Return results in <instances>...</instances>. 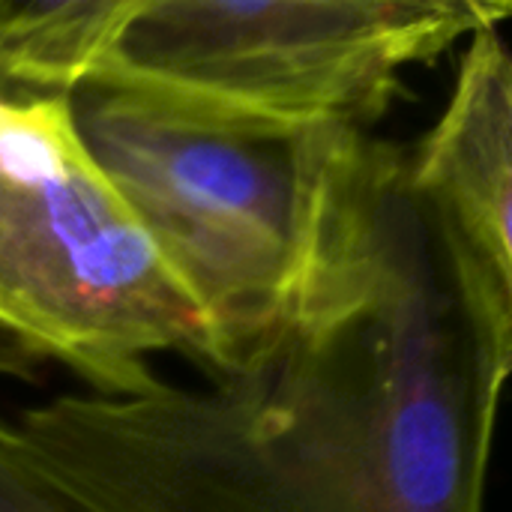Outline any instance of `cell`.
I'll return each instance as SVG.
<instances>
[{
  "instance_id": "cell-1",
  "label": "cell",
  "mask_w": 512,
  "mask_h": 512,
  "mask_svg": "<svg viewBox=\"0 0 512 512\" xmlns=\"http://www.w3.org/2000/svg\"><path fill=\"white\" fill-rule=\"evenodd\" d=\"M294 174L285 294L225 369L27 405L0 456L69 512H483L498 417L408 156L321 126Z\"/></svg>"
},
{
  "instance_id": "cell-2",
  "label": "cell",
  "mask_w": 512,
  "mask_h": 512,
  "mask_svg": "<svg viewBox=\"0 0 512 512\" xmlns=\"http://www.w3.org/2000/svg\"><path fill=\"white\" fill-rule=\"evenodd\" d=\"M510 12L498 0H6L0 78L255 138L366 129L411 66Z\"/></svg>"
},
{
  "instance_id": "cell-3",
  "label": "cell",
  "mask_w": 512,
  "mask_h": 512,
  "mask_svg": "<svg viewBox=\"0 0 512 512\" xmlns=\"http://www.w3.org/2000/svg\"><path fill=\"white\" fill-rule=\"evenodd\" d=\"M0 333L102 396L156 387L159 354L201 375L216 363L201 312L87 150L72 96L0 93Z\"/></svg>"
},
{
  "instance_id": "cell-4",
  "label": "cell",
  "mask_w": 512,
  "mask_h": 512,
  "mask_svg": "<svg viewBox=\"0 0 512 512\" xmlns=\"http://www.w3.org/2000/svg\"><path fill=\"white\" fill-rule=\"evenodd\" d=\"M75 96L87 150L201 312L213 372L225 369L270 324L291 276L297 135L255 138L114 93Z\"/></svg>"
},
{
  "instance_id": "cell-5",
  "label": "cell",
  "mask_w": 512,
  "mask_h": 512,
  "mask_svg": "<svg viewBox=\"0 0 512 512\" xmlns=\"http://www.w3.org/2000/svg\"><path fill=\"white\" fill-rule=\"evenodd\" d=\"M408 180L471 330L483 405L498 417L512 360V57L501 24L465 39Z\"/></svg>"
},
{
  "instance_id": "cell-6",
  "label": "cell",
  "mask_w": 512,
  "mask_h": 512,
  "mask_svg": "<svg viewBox=\"0 0 512 512\" xmlns=\"http://www.w3.org/2000/svg\"><path fill=\"white\" fill-rule=\"evenodd\" d=\"M0 512H69L0 456Z\"/></svg>"
},
{
  "instance_id": "cell-7",
  "label": "cell",
  "mask_w": 512,
  "mask_h": 512,
  "mask_svg": "<svg viewBox=\"0 0 512 512\" xmlns=\"http://www.w3.org/2000/svg\"><path fill=\"white\" fill-rule=\"evenodd\" d=\"M27 369H30L27 351L0 333V378H24Z\"/></svg>"
}]
</instances>
